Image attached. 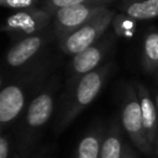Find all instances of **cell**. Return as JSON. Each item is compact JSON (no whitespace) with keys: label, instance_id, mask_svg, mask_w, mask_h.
I'll return each instance as SVG.
<instances>
[{"label":"cell","instance_id":"10","mask_svg":"<svg viewBox=\"0 0 158 158\" xmlns=\"http://www.w3.org/2000/svg\"><path fill=\"white\" fill-rule=\"evenodd\" d=\"M135 89L137 91V96L139 100L144 133H146L148 143L151 144V147L154 148V143H156V139L158 136L157 135V131H158V110H157L156 102L152 99L148 89L142 83L135 81Z\"/></svg>","mask_w":158,"mask_h":158},{"label":"cell","instance_id":"4","mask_svg":"<svg viewBox=\"0 0 158 158\" xmlns=\"http://www.w3.org/2000/svg\"><path fill=\"white\" fill-rule=\"evenodd\" d=\"M116 37L117 36L115 35L114 31L105 33L95 44L73 56L68 65V77H67L65 90L63 95L69 94L84 75L89 74L90 72L102 65L101 62L104 60L109 51L112 48Z\"/></svg>","mask_w":158,"mask_h":158},{"label":"cell","instance_id":"13","mask_svg":"<svg viewBox=\"0 0 158 158\" xmlns=\"http://www.w3.org/2000/svg\"><path fill=\"white\" fill-rule=\"evenodd\" d=\"M120 10L136 21L152 20L158 17V0H122Z\"/></svg>","mask_w":158,"mask_h":158},{"label":"cell","instance_id":"1","mask_svg":"<svg viewBox=\"0 0 158 158\" xmlns=\"http://www.w3.org/2000/svg\"><path fill=\"white\" fill-rule=\"evenodd\" d=\"M58 88L59 80L57 77H53L43 84L28 102L23 118L19 126L17 139L15 143L16 151L22 158H28L32 154L46 125L51 120Z\"/></svg>","mask_w":158,"mask_h":158},{"label":"cell","instance_id":"8","mask_svg":"<svg viewBox=\"0 0 158 158\" xmlns=\"http://www.w3.org/2000/svg\"><path fill=\"white\" fill-rule=\"evenodd\" d=\"M109 10L105 5H79L65 7L53 14V30L56 40L60 41L88 22Z\"/></svg>","mask_w":158,"mask_h":158},{"label":"cell","instance_id":"15","mask_svg":"<svg viewBox=\"0 0 158 158\" xmlns=\"http://www.w3.org/2000/svg\"><path fill=\"white\" fill-rule=\"evenodd\" d=\"M115 0H42V9L51 14H53L60 9L72 7V6H79V5H105L114 2Z\"/></svg>","mask_w":158,"mask_h":158},{"label":"cell","instance_id":"3","mask_svg":"<svg viewBox=\"0 0 158 158\" xmlns=\"http://www.w3.org/2000/svg\"><path fill=\"white\" fill-rule=\"evenodd\" d=\"M112 68V62L102 64L98 69L84 75L69 94L62 96L60 110L54 123L56 133H62L67 130L83 112V110L95 100L107 80Z\"/></svg>","mask_w":158,"mask_h":158},{"label":"cell","instance_id":"2","mask_svg":"<svg viewBox=\"0 0 158 158\" xmlns=\"http://www.w3.org/2000/svg\"><path fill=\"white\" fill-rule=\"evenodd\" d=\"M47 74L44 62H35L22 69L19 78L2 84L0 91V123L2 131L11 125L28 106L27 98L35 96L43 86Z\"/></svg>","mask_w":158,"mask_h":158},{"label":"cell","instance_id":"7","mask_svg":"<svg viewBox=\"0 0 158 158\" xmlns=\"http://www.w3.org/2000/svg\"><path fill=\"white\" fill-rule=\"evenodd\" d=\"M53 16L42 7L19 10L9 15L2 25V31L15 42L38 33L47 28Z\"/></svg>","mask_w":158,"mask_h":158},{"label":"cell","instance_id":"11","mask_svg":"<svg viewBox=\"0 0 158 158\" xmlns=\"http://www.w3.org/2000/svg\"><path fill=\"white\" fill-rule=\"evenodd\" d=\"M105 130L101 125L93 126L78 142L74 158H100Z\"/></svg>","mask_w":158,"mask_h":158},{"label":"cell","instance_id":"19","mask_svg":"<svg viewBox=\"0 0 158 158\" xmlns=\"http://www.w3.org/2000/svg\"><path fill=\"white\" fill-rule=\"evenodd\" d=\"M122 158H135L133 154H132V151L130 149V147L127 144H125V148H123V154H122Z\"/></svg>","mask_w":158,"mask_h":158},{"label":"cell","instance_id":"5","mask_svg":"<svg viewBox=\"0 0 158 158\" xmlns=\"http://www.w3.org/2000/svg\"><path fill=\"white\" fill-rule=\"evenodd\" d=\"M121 126L130 137L131 142L142 153L151 154L153 152V147H151V144L148 143L144 133L137 91L135 89V85L131 84H126L123 89L121 105Z\"/></svg>","mask_w":158,"mask_h":158},{"label":"cell","instance_id":"21","mask_svg":"<svg viewBox=\"0 0 158 158\" xmlns=\"http://www.w3.org/2000/svg\"><path fill=\"white\" fill-rule=\"evenodd\" d=\"M154 147H156V152L158 154V136H157V139H156V143H154Z\"/></svg>","mask_w":158,"mask_h":158},{"label":"cell","instance_id":"20","mask_svg":"<svg viewBox=\"0 0 158 158\" xmlns=\"http://www.w3.org/2000/svg\"><path fill=\"white\" fill-rule=\"evenodd\" d=\"M154 102H156V106H157V110H158V93L154 96Z\"/></svg>","mask_w":158,"mask_h":158},{"label":"cell","instance_id":"12","mask_svg":"<svg viewBox=\"0 0 158 158\" xmlns=\"http://www.w3.org/2000/svg\"><path fill=\"white\" fill-rule=\"evenodd\" d=\"M125 143L122 139V130L117 121H112L111 125L105 130L100 158H122Z\"/></svg>","mask_w":158,"mask_h":158},{"label":"cell","instance_id":"18","mask_svg":"<svg viewBox=\"0 0 158 158\" xmlns=\"http://www.w3.org/2000/svg\"><path fill=\"white\" fill-rule=\"evenodd\" d=\"M42 0H0V5L6 9L12 10H26L35 7Z\"/></svg>","mask_w":158,"mask_h":158},{"label":"cell","instance_id":"6","mask_svg":"<svg viewBox=\"0 0 158 158\" xmlns=\"http://www.w3.org/2000/svg\"><path fill=\"white\" fill-rule=\"evenodd\" d=\"M116 12L109 9L101 16L94 19L93 21L88 22L79 30L72 32L67 37L59 41V48L64 54L75 56L93 44H95L107 31L110 25L114 21Z\"/></svg>","mask_w":158,"mask_h":158},{"label":"cell","instance_id":"16","mask_svg":"<svg viewBox=\"0 0 158 158\" xmlns=\"http://www.w3.org/2000/svg\"><path fill=\"white\" fill-rule=\"evenodd\" d=\"M114 32L118 37H131L136 28V20L127 16L126 14H116L112 21Z\"/></svg>","mask_w":158,"mask_h":158},{"label":"cell","instance_id":"17","mask_svg":"<svg viewBox=\"0 0 158 158\" xmlns=\"http://www.w3.org/2000/svg\"><path fill=\"white\" fill-rule=\"evenodd\" d=\"M0 158H22L15 147L11 137L2 133L0 137Z\"/></svg>","mask_w":158,"mask_h":158},{"label":"cell","instance_id":"9","mask_svg":"<svg viewBox=\"0 0 158 158\" xmlns=\"http://www.w3.org/2000/svg\"><path fill=\"white\" fill-rule=\"evenodd\" d=\"M54 36L53 27L49 26L43 31L35 33L32 36L25 37L17 42H15L5 56V64L7 68L11 69H25L31 65L33 59H36L37 54L46 47L48 42H51Z\"/></svg>","mask_w":158,"mask_h":158},{"label":"cell","instance_id":"14","mask_svg":"<svg viewBox=\"0 0 158 158\" xmlns=\"http://www.w3.org/2000/svg\"><path fill=\"white\" fill-rule=\"evenodd\" d=\"M142 67L147 73H154L158 69V30L149 28L143 37Z\"/></svg>","mask_w":158,"mask_h":158}]
</instances>
